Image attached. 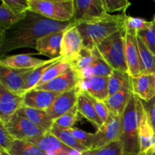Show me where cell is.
I'll list each match as a JSON object with an SVG mask.
<instances>
[{"instance_id":"obj_1","label":"cell","mask_w":155,"mask_h":155,"mask_svg":"<svg viewBox=\"0 0 155 155\" xmlns=\"http://www.w3.org/2000/svg\"><path fill=\"white\" fill-rule=\"evenodd\" d=\"M75 24L52 21L32 10L27 11L24 19L0 33V58L13 50L22 48L36 49L39 39L50 33L67 30Z\"/></svg>"},{"instance_id":"obj_2","label":"cell","mask_w":155,"mask_h":155,"mask_svg":"<svg viewBox=\"0 0 155 155\" xmlns=\"http://www.w3.org/2000/svg\"><path fill=\"white\" fill-rule=\"evenodd\" d=\"M127 18L124 14L108 15L96 21L76 24L83 39V48L92 49L114 33L125 29Z\"/></svg>"},{"instance_id":"obj_3","label":"cell","mask_w":155,"mask_h":155,"mask_svg":"<svg viewBox=\"0 0 155 155\" xmlns=\"http://www.w3.org/2000/svg\"><path fill=\"white\" fill-rule=\"evenodd\" d=\"M141 100L134 94L121 117L120 141L123 155H140L141 147L139 137V113Z\"/></svg>"},{"instance_id":"obj_4","label":"cell","mask_w":155,"mask_h":155,"mask_svg":"<svg viewBox=\"0 0 155 155\" xmlns=\"http://www.w3.org/2000/svg\"><path fill=\"white\" fill-rule=\"evenodd\" d=\"M126 33V28L123 29L102 41L96 48L112 69L128 73L125 58Z\"/></svg>"},{"instance_id":"obj_5","label":"cell","mask_w":155,"mask_h":155,"mask_svg":"<svg viewBox=\"0 0 155 155\" xmlns=\"http://www.w3.org/2000/svg\"><path fill=\"white\" fill-rule=\"evenodd\" d=\"M30 10L55 21L67 22L74 17V0H28Z\"/></svg>"},{"instance_id":"obj_6","label":"cell","mask_w":155,"mask_h":155,"mask_svg":"<svg viewBox=\"0 0 155 155\" xmlns=\"http://www.w3.org/2000/svg\"><path fill=\"white\" fill-rule=\"evenodd\" d=\"M10 134L17 140L30 141L38 139L47 133L33 124L28 119L15 114L9 121L5 124Z\"/></svg>"},{"instance_id":"obj_7","label":"cell","mask_w":155,"mask_h":155,"mask_svg":"<svg viewBox=\"0 0 155 155\" xmlns=\"http://www.w3.org/2000/svg\"><path fill=\"white\" fill-rule=\"evenodd\" d=\"M74 24L96 21L109 15L104 10L102 0H74Z\"/></svg>"},{"instance_id":"obj_8","label":"cell","mask_w":155,"mask_h":155,"mask_svg":"<svg viewBox=\"0 0 155 155\" xmlns=\"http://www.w3.org/2000/svg\"><path fill=\"white\" fill-rule=\"evenodd\" d=\"M31 70L14 69L0 64V85L12 93L24 95L26 79Z\"/></svg>"},{"instance_id":"obj_9","label":"cell","mask_w":155,"mask_h":155,"mask_svg":"<svg viewBox=\"0 0 155 155\" xmlns=\"http://www.w3.org/2000/svg\"><path fill=\"white\" fill-rule=\"evenodd\" d=\"M121 117L110 113L107 120L95 133L93 148H98L109 145L120 138Z\"/></svg>"},{"instance_id":"obj_10","label":"cell","mask_w":155,"mask_h":155,"mask_svg":"<svg viewBox=\"0 0 155 155\" xmlns=\"http://www.w3.org/2000/svg\"><path fill=\"white\" fill-rule=\"evenodd\" d=\"M77 87L79 92L87 94L99 101H104L109 97L108 77H83Z\"/></svg>"},{"instance_id":"obj_11","label":"cell","mask_w":155,"mask_h":155,"mask_svg":"<svg viewBox=\"0 0 155 155\" xmlns=\"http://www.w3.org/2000/svg\"><path fill=\"white\" fill-rule=\"evenodd\" d=\"M125 58L130 77H136L142 74L137 34L127 30L125 39Z\"/></svg>"},{"instance_id":"obj_12","label":"cell","mask_w":155,"mask_h":155,"mask_svg":"<svg viewBox=\"0 0 155 155\" xmlns=\"http://www.w3.org/2000/svg\"><path fill=\"white\" fill-rule=\"evenodd\" d=\"M24 106V95L12 93L0 85V120L6 124L12 117Z\"/></svg>"},{"instance_id":"obj_13","label":"cell","mask_w":155,"mask_h":155,"mask_svg":"<svg viewBox=\"0 0 155 155\" xmlns=\"http://www.w3.org/2000/svg\"><path fill=\"white\" fill-rule=\"evenodd\" d=\"M78 93V89L76 87L68 92L60 94L51 107L46 110L49 117L54 121L72 110L77 105Z\"/></svg>"},{"instance_id":"obj_14","label":"cell","mask_w":155,"mask_h":155,"mask_svg":"<svg viewBox=\"0 0 155 155\" xmlns=\"http://www.w3.org/2000/svg\"><path fill=\"white\" fill-rule=\"evenodd\" d=\"M80 80V77L78 73L72 68L65 74L53 79L42 86L34 88V89L58 92L61 94L77 87Z\"/></svg>"},{"instance_id":"obj_15","label":"cell","mask_w":155,"mask_h":155,"mask_svg":"<svg viewBox=\"0 0 155 155\" xmlns=\"http://www.w3.org/2000/svg\"><path fill=\"white\" fill-rule=\"evenodd\" d=\"M30 142L44 152L53 155H81V153L67 146L51 133H47L44 136Z\"/></svg>"},{"instance_id":"obj_16","label":"cell","mask_w":155,"mask_h":155,"mask_svg":"<svg viewBox=\"0 0 155 155\" xmlns=\"http://www.w3.org/2000/svg\"><path fill=\"white\" fill-rule=\"evenodd\" d=\"M83 48V39L75 25L67 29L62 39L61 56L70 61L77 57Z\"/></svg>"},{"instance_id":"obj_17","label":"cell","mask_w":155,"mask_h":155,"mask_svg":"<svg viewBox=\"0 0 155 155\" xmlns=\"http://www.w3.org/2000/svg\"><path fill=\"white\" fill-rule=\"evenodd\" d=\"M133 93L139 99L149 101L155 97V74H144L131 77Z\"/></svg>"},{"instance_id":"obj_18","label":"cell","mask_w":155,"mask_h":155,"mask_svg":"<svg viewBox=\"0 0 155 155\" xmlns=\"http://www.w3.org/2000/svg\"><path fill=\"white\" fill-rule=\"evenodd\" d=\"M65 30L50 33L39 39L36 42V49L41 54L54 59L61 56V47Z\"/></svg>"},{"instance_id":"obj_19","label":"cell","mask_w":155,"mask_h":155,"mask_svg":"<svg viewBox=\"0 0 155 155\" xmlns=\"http://www.w3.org/2000/svg\"><path fill=\"white\" fill-rule=\"evenodd\" d=\"M60 94L45 90L30 89L24 95V106L38 110H47Z\"/></svg>"},{"instance_id":"obj_20","label":"cell","mask_w":155,"mask_h":155,"mask_svg":"<svg viewBox=\"0 0 155 155\" xmlns=\"http://www.w3.org/2000/svg\"><path fill=\"white\" fill-rule=\"evenodd\" d=\"M139 137L140 142L141 154L145 153L155 144V133L148 119L145 107L141 101L139 113Z\"/></svg>"},{"instance_id":"obj_21","label":"cell","mask_w":155,"mask_h":155,"mask_svg":"<svg viewBox=\"0 0 155 155\" xmlns=\"http://www.w3.org/2000/svg\"><path fill=\"white\" fill-rule=\"evenodd\" d=\"M132 95V86H127L121 89L120 92L110 95L103 102L110 113L121 117L130 102Z\"/></svg>"},{"instance_id":"obj_22","label":"cell","mask_w":155,"mask_h":155,"mask_svg":"<svg viewBox=\"0 0 155 155\" xmlns=\"http://www.w3.org/2000/svg\"><path fill=\"white\" fill-rule=\"evenodd\" d=\"M15 114L28 119L45 133H50L54 125V121L49 117L46 110H38L24 106Z\"/></svg>"},{"instance_id":"obj_23","label":"cell","mask_w":155,"mask_h":155,"mask_svg":"<svg viewBox=\"0 0 155 155\" xmlns=\"http://www.w3.org/2000/svg\"><path fill=\"white\" fill-rule=\"evenodd\" d=\"M46 60L36 58L28 54H15L0 59V64L14 69H33L42 64Z\"/></svg>"},{"instance_id":"obj_24","label":"cell","mask_w":155,"mask_h":155,"mask_svg":"<svg viewBox=\"0 0 155 155\" xmlns=\"http://www.w3.org/2000/svg\"><path fill=\"white\" fill-rule=\"evenodd\" d=\"M77 107L78 113L86 117L89 122L92 123L96 127L97 130L102 127L104 123L98 117L95 107L87 94L79 92Z\"/></svg>"},{"instance_id":"obj_25","label":"cell","mask_w":155,"mask_h":155,"mask_svg":"<svg viewBox=\"0 0 155 155\" xmlns=\"http://www.w3.org/2000/svg\"><path fill=\"white\" fill-rule=\"evenodd\" d=\"M94 54H95V59L93 63L83 73L80 78L87 77H110L114 70L101 57L96 47L94 48Z\"/></svg>"},{"instance_id":"obj_26","label":"cell","mask_w":155,"mask_h":155,"mask_svg":"<svg viewBox=\"0 0 155 155\" xmlns=\"http://www.w3.org/2000/svg\"><path fill=\"white\" fill-rule=\"evenodd\" d=\"M63 58L62 56H60L58 58H56L54 59H50V60H47L42 64L39 65V66L36 67V68L32 69L30 72L28 73L27 76V79H26L25 82V86H24V90L25 92H28L30 89H34L38 84L40 80L42 79V76L45 73V71L50 68L52 64H54L56 62L59 61Z\"/></svg>"},{"instance_id":"obj_27","label":"cell","mask_w":155,"mask_h":155,"mask_svg":"<svg viewBox=\"0 0 155 155\" xmlns=\"http://www.w3.org/2000/svg\"><path fill=\"white\" fill-rule=\"evenodd\" d=\"M95 59L94 48L89 49L87 48H83L72 60H70L73 68L78 73L80 77L83 75V73L92 65Z\"/></svg>"},{"instance_id":"obj_28","label":"cell","mask_w":155,"mask_h":155,"mask_svg":"<svg viewBox=\"0 0 155 155\" xmlns=\"http://www.w3.org/2000/svg\"><path fill=\"white\" fill-rule=\"evenodd\" d=\"M72 68L73 67L72 65H71V62L63 58L61 61H59L56 62L54 64L51 65V66L45 71L44 75L42 76V79H41L40 81L38 83V84L36 85V87L42 86V85H44L45 83L52 80L53 79L56 78V77H59V76L65 74V73L69 71L70 70H71Z\"/></svg>"},{"instance_id":"obj_29","label":"cell","mask_w":155,"mask_h":155,"mask_svg":"<svg viewBox=\"0 0 155 155\" xmlns=\"http://www.w3.org/2000/svg\"><path fill=\"white\" fill-rule=\"evenodd\" d=\"M131 85V77L128 73L114 70L108 77L109 96L120 92L121 89Z\"/></svg>"},{"instance_id":"obj_30","label":"cell","mask_w":155,"mask_h":155,"mask_svg":"<svg viewBox=\"0 0 155 155\" xmlns=\"http://www.w3.org/2000/svg\"><path fill=\"white\" fill-rule=\"evenodd\" d=\"M25 15L26 14H15L2 0L0 5V33L5 32L20 21L24 19Z\"/></svg>"},{"instance_id":"obj_31","label":"cell","mask_w":155,"mask_h":155,"mask_svg":"<svg viewBox=\"0 0 155 155\" xmlns=\"http://www.w3.org/2000/svg\"><path fill=\"white\" fill-rule=\"evenodd\" d=\"M7 152L10 155H47L32 142L17 139L14 141Z\"/></svg>"},{"instance_id":"obj_32","label":"cell","mask_w":155,"mask_h":155,"mask_svg":"<svg viewBox=\"0 0 155 155\" xmlns=\"http://www.w3.org/2000/svg\"><path fill=\"white\" fill-rule=\"evenodd\" d=\"M138 45L141 58V68L142 73L144 74H155V54L144 42L137 36Z\"/></svg>"},{"instance_id":"obj_33","label":"cell","mask_w":155,"mask_h":155,"mask_svg":"<svg viewBox=\"0 0 155 155\" xmlns=\"http://www.w3.org/2000/svg\"><path fill=\"white\" fill-rule=\"evenodd\" d=\"M50 133L53 136H55L56 138H58L61 142H63L67 146H68L71 148H73V149L76 150V151H79V152L82 153L88 150L87 148H85L84 146H83L81 144H80L77 142L75 137L73 136L71 130H61V129L58 128L55 126L53 125Z\"/></svg>"},{"instance_id":"obj_34","label":"cell","mask_w":155,"mask_h":155,"mask_svg":"<svg viewBox=\"0 0 155 155\" xmlns=\"http://www.w3.org/2000/svg\"><path fill=\"white\" fill-rule=\"evenodd\" d=\"M81 155H123V146L120 141H116L101 148L83 151Z\"/></svg>"},{"instance_id":"obj_35","label":"cell","mask_w":155,"mask_h":155,"mask_svg":"<svg viewBox=\"0 0 155 155\" xmlns=\"http://www.w3.org/2000/svg\"><path fill=\"white\" fill-rule=\"evenodd\" d=\"M137 36L155 54V24L154 21H149V24L145 28L139 30L137 33Z\"/></svg>"},{"instance_id":"obj_36","label":"cell","mask_w":155,"mask_h":155,"mask_svg":"<svg viewBox=\"0 0 155 155\" xmlns=\"http://www.w3.org/2000/svg\"><path fill=\"white\" fill-rule=\"evenodd\" d=\"M77 115H78V110L76 105L69 112L54 120V126L61 130H71L77 121Z\"/></svg>"},{"instance_id":"obj_37","label":"cell","mask_w":155,"mask_h":155,"mask_svg":"<svg viewBox=\"0 0 155 155\" xmlns=\"http://www.w3.org/2000/svg\"><path fill=\"white\" fill-rule=\"evenodd\" d=\"M71 131L73 136L77 140V142L81 144L83 146L87 148L88 150H91L93 148L95 133H87V132L77 128L71 129Z\"/></svg>"},{"instance_id":"obj_38","label":"cell","mask_w":155,"mask_h":155,"mask_svg":"<svg viewBox=\"0 0 155 155\" xmlns=\"http://www.w3.org/2000/svg\"><path fill=\"white\" fill-rule=\"evenodd\" d=\"M104 10L107 14L114 12H122L126 15V11L131 2L127 0H102Z\"/></svg>"},{"instance_id":"obj_39","label":"cell","mask_w":155,"mask_h":155,"mask_svg":"<svg viewBox=\"0 0 155 155\" xmlns=\"http://www.w3.org/2000/svg\"><path fill=\"white\" fill-rule=\"evenodd\" d=\"M149 24V21H147L142 18H133L127 16L126 20V29L127 31L134 33L137 34L139 30L145 28Z\"/></svg>"},{"instance_id":"obj_40","label":"cell","mask_w":155,"mask_h":155,"mask_svg":"<svg viewBox=\"0 0 155 155\" xmlns=\"http://www.w3.org/2000/svg\"><path fill=\"white\" fill-rule=\"evenodd\" d=\"M6 5L17 15H24L30 10L28 0H3Z\"/></svg>"},{"instance_id":"obj_41","label":"cell","mask_w":155,"mask_h":155,"mask_svg":"<svg viewBox=\"0 0 155 155\" xmlns=\"http://www.w3.org/2000/svg\"><path fill=\"white\" fill-rule=\"evenodd\" d=\"M15 140V138L6 129L4 123L0 120V148L8 151Z\"/></svg>"},{"instance_id":"obj_42","label":"cell","mask_w":155,"mask_h":155,"mask_svg":"<svg viewBox=\"0 0 155 155\" xmlns=\"http://www.w3.org/2000/svg\"><path fill=\"white\" fill-rule=\"evenodd\" d=\"M88 96H89L91 101H92V104H93L98 117L101 118V120L104 124V123L107 120L109 116H110V112H109L108 109L107 108V107H106V105L104 104V103L103 102V101H99V100L96 99V98H93V97L90 96V95H88Z\"/></svg>"},{"instance_id":"obj_43","label":"cell","mask_w":155,"mask_h":155,"mask_svg":"<svg viewBox=\"0 0 155 155\" xmlns=\"http://www.w3.org/2000/svg\"><path fill=\"white\" fill-rule=\"evenodd\" d=\"M141 101H142V104H143L144 107L146 110L148 119H149L151 127H152L155 133V97L151 100H150L149 101H144L142 100H141Z\"/></svg>"},{"instance_id":"obj_44","label":"cell","mask_w":155,"mask_h":155,"mask_svg":"<svg viewBox=\"0 0 155 155\" xmlns=\"http://www.w3.org/2000/svg\"><path fill=\"white\" fill-rule=\"evenodd\" d=\"M145 155H155V144L145 151Z\"/></svg>"},{"instance_id":"obj_45","label":"cell","mask_w":155,"mask_h":155,"mask_svg":"<svg viewBox=\"0 0 155 155\" xmlns=\"http://www.w3.org/2000/svg\"><path fill=\"white\" fill-rule=\"evenodd\" d=\"M0 155H10L5 150L2 149V148H0Z\"/></svg>"},{"instance_id":"obj_46","label":"cell","mask_w":155,"mask_h":155,"mask_svg":"<svg viewBox=\"0 0 155 155\" xmlns=\"http://www.w3.org/2000/svg\"><path fill=\"white\" fill-rule=\"evenodd\" d=\"M154 22V24H155V15H154V21H153Z\"/></svg>"},{"instance_id":"obj_47","label":"cell","mask_w":155,"mask_h":155,"mask_svg":"<svg viewBox=\"0 0 155 155\" xmlns=\"http://www.w3.org/2000/svg\"><path fill=\"white\" fill-rule=\"evenodd\" d=\"M140 155H145V154H144V153H143V154H141Z\"/></svg>"}]
</instances>
